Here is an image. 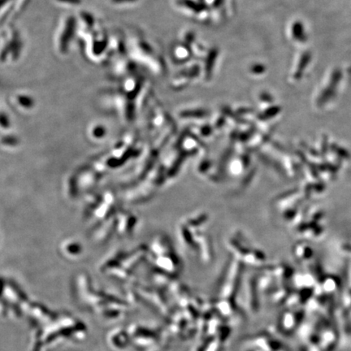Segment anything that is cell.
Returning a JSON list of instances; mask_svg holds the SVG:
<instances>
[{"label":"cell","mask_w":351,"mask_h":351,"mask_svg":"<svg viewBox=\"0 0 351 351\" xmlns=\"http://www.w3.org/2000/svg\"><path fill=\"white\" fill-rule=\"evenodd\" d=\"M310 60H311V53H309L308 51L305 52L303 55H302L300 60L298 62V66L296 68L295 74L293 75L294 78H300L302 73H303V71H304L306 68L307 67V65L309 64Z\"/></svg>","instance_id":"3957f363"},{"label":"cell","mask_w":351,"mask_h":351,"mask_svg":"<svg viewBox=\"0 0 351 351\" xmlns=\"http://www.w3.org/2000/svg\"><path fill=\"white\" fill-rule=\"evenodd\" d=\"M291 37L293 40L298 42H305L307 41V35L305 34L303 25L300 21H296L292 25Z\"/></svg>","instance_id":"7a4b0ae2"},{"label":"cell","mask_w":351,"mask_h":351,"mask_svg":"<svg viewBox=\"0 0 351 351\" xmlns=\"http://www.w3.org/2000/svg\"><path fill=\"white\" fill-rule=\"evenodd\" d=\"M266 71H267V68L262 64H255L250 68V72L253 75H261L265 74Z\"/></svg>","instance_id":"277c9868"},{"label":"cell","mask_w":351,"mask_h":351,"mask_svg":"<svg viewBox=\"0 0 351 351\" xmlns=\"http://www.w3.org/2000/svg\"><path fill=\"white\" fill-rule=\"evenodd\" d=\"M175 6L180 11L195 18L196 20L202 21L209 18L212 19L209 9L198 0H175Z\"/></svg>","instance_id":"6da1fadb"}]
</instances>
